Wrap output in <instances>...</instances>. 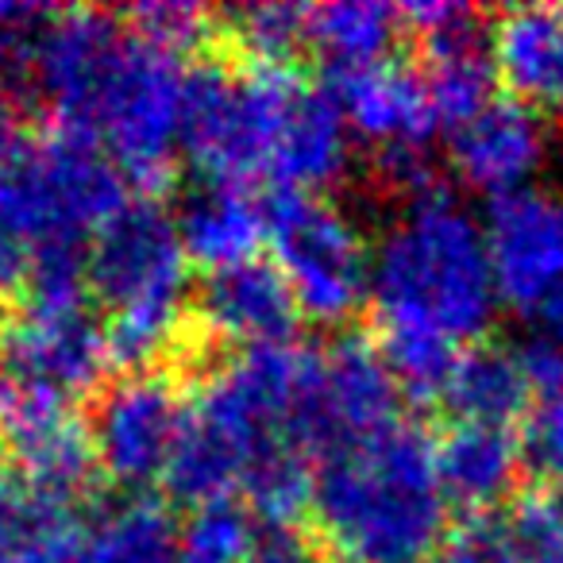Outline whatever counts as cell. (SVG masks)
<instances>
[{"label": "cell", "mask_w": 563, "mask_h": 563, "mask_svg": "<svg viewBox=\"0 0 563 563\" xmlns=\"http://www.w3.org/2000/svg\"><path fill=\"white\" fill-rule=\"evenodd\" d=\"M309 532L347 563H424L448 537L429 432L401 417L317 460Z\"/></svg>", "instance_id": "1"}, {"label": "cell", "mask_w": 563, "mask_h": 563, "mask_svg": "<svg viewBox=\"0 0 563 563\" xmlns=\"http://www.w3.org/2000/svg\"><path fill=\"white\" fill-rule=\"evenodd\" d=\"M378 324H417L455 344H478L498 313L483 224L448 181L401 205L371 263Z\"/></svg>", "instance_id": "2"}, {"label": "cell", "mask_w": 563, "mask_h": 563, "mask_svg": "<svg viewBox=\"0 0 563 563\" xmlns=\"http://www.w3.org/2000/svg\"><path fill=\"white\" fill-rule=\"evenodd\" d=\"M128 205V178L93 135L43 124L0 166V217L27 255L81 251Z\"/></svg>", "instance_id": "3"}, {"label": "cell", "mask_w": 563, "mask_h": 563, "mask_svg": "<svg viewBox=\"0 0 563 563\" xmlns=\"http://www.w3.org/2000/svg\"><path fill=\"white\" fill-rule=\"evenodd\" d=\"M301 70L243 66L224 55L186 66L181 147L212 186H240L271 178L274 143Z\"/></svg>", "instance_id": "4"}, {"label": "cell", "mask_w": 563, "mask_h": 563, "mask_svg": "<svg viewBox=\"0 0 563 563\" xmlns=\"http://www.w3.org/2000/svg\"><path fill=\"white\" fill-rule=\"evenodd\" d=\"M274 266L286 274L301 317L344 324L371 298L363 232L340 205L309 189H271L263 201Z\"/></svg>", "instance_id": "5"}, {"label": "cell", "mask_w": 563, "mask_h": 563, "mask_svg": "<svg viewBox=\"0 0 563 563\" xmlns=\"http://www.w3.org/2000/svg\"><path fill=\"white\" fill-rule=\"evenodd\" d=\"M189 394L166 371L112 375L86 401V424L101 478L120 490L163 483V471L178 444Z\"/></svg>", "instance_id": "6"}, {"label": "cell", "mask_w": 563, "mask_h": 563, "mask_svg": "<svg viewBox=\"0 0 563 563\" xmlns=\"http://www.w3.org/2000/svg\"><path fill=\"white\" fill-rule=\"evenodd\" d=\"M0 460L40 498L78 514L101 486L89 424L74 401L35 386L4 383L0 394Z\"/></svg>", "instance_id": "7"}, {"label": "cell", "mask_w": 563, "mask_h": 563, "mask_svg": "<svg viewBox=\"0 0 563 563\" xmlns=\"http://www.w3.org/2000/svg\"><path fill=\"white\" fill-rule=\"evenodd\" d=\"M0 367L9 383L86 406L112 378L104 317L89 301L66 309L20 306L0 329Z\"/></svg>", "instance_id": "8"}, {"label": "cell", "mask_w": 563, "mask_h": 563, "mask_svg": "<svg viewBox=\"0 0 563 563\" xmlns=\"http://www.w3.org/2000/svg\"><path fill=\"white\" fill-rule=\"evenodd\" d=\"M483 235L498 301L532 317L563 282V201L544 189L494 197Z\"/></svg>", "instance_id": "9"}, {"label": "cell", "mask_w": 563, "mask_h": 563, "mask_svg": "<svg viewBox=\"0 0 563 563\" xmlns=\"http://www.w3.org/2000/svg\"><path fill=\"white\" fill-rule=\"evenodd\" d=\"M321 86L336 101L347 132L360 135L371 155L429 151L440 128L417 63L383 58L371 66H336L324 70Z\"/></svg>", "instance_id": "10"}, {"label": "cell", "mask_w": 563, "mask_h": 563, "mask_svg": "<svg viewBox=\"0 0 563 563\" xmlns=\"http://www.w3.org/2000/svg\"><path fill=\"white\" fill-rule=\"evenodd\" d=\"M552 155V128L537 109L498 97L478 117L448 132V158L460 181L483 194L506 197L529 189Z\"/></svg>", "instance_id": "11"}, {"label": "cell", "mask_w": 563, "mask_h": 563, "mask_svg": "<svg viewBox=\"0 0 563 563\" xmlns=\"http://www.w3.org/2000/svg\"><path fill=\"white\" fill-rule=\"evenodd\" d=\"M194 313L224 340L228 347H271L294 344L301 329V309L286 274L274 258H247L224 266L205 278L201 294L194 298Z\"/></svg>", "instance_id": "12"}, {"label": "cell", "mask_w": 563, "mask_h": 563, "mask_svg": "<svg viewBox=\"0 0 563 563\" xmlns=\"http://www.w3.org/2000/svg\"><path fill=\"white\" fill-rule=\"evenodd\" d=\"M432 460L448 506L463 514H490L517 498L529 483V463L517 429L452 421L432 440Z\"/></svg>", "instance_id": "13"}, {"label": "cell", "mask_w": 563, "mask_h": 563, "mask_svg": "<svg viewBox=\"0 0 563 563\" xmlns=\"http://www.w3.org/2000/svg\"><path fill=\"white\" fill-rule=\"evenodd\" d=\"M352 147H347V124L340 117L336 101L324 93V86L301 78L290 97V109L282 120L278 143L271 158L274 189H321L336 186L347 174Z\"/></svg>", "instance_id": "14"}, {"label": "cell", "mask_w": 563, "mask_h": 563, "mask_svg": "<svg viewBox=\"0 0 563 563\" xmlns=\"http://www.w3.org/2000/svg\"><path fill=\"white\" fill-rule=\"evenodd\" d=\"M498 81L529 109H563V4H521L494 16Z\"/></svg>", "instance_id": "15"}, {"label": "cell", "mask_w": 563, "mask_h": 563, "mask_svg": "<svg viewBox=\"0 0 563 563\" xmlns=\"http://www.w3.org/2000/svg\"><path fill=\"white\" fill-rule=\"evenodd\" d=\"M174 224H178L186 258L209 274L255 258L258 243L266 240L263 201H255L251 189L240 186H212V181L197 186Z\"/></svg>", "instance_id": "16"}, {"label": "cell", "mask_w": 563, "mask_h": 563, "mask_svg": "<svg viewBox=\"0 0 563 563\" xmlns=\"http://www.w3.org/2000/svg\"><path fill=\"white\" fill-rule=\"evenodd\" d=\"M440 406L455 421L494 424V429H514L517 421L532 413L537 394L521 367V355L514 347H501L494 340H478L475 347L460 355L455 375Z\"/></svg>", "instance_id": "17"}, {"label": "cell", "mask_w": 563, "mask_h": 563, "mask_svg": "<svg viewBox=\"0 0 563 563\" xmlns=\"http://www.w3.org/2000/svg\"><path fill=\"white\" fill-rule=\"evenodd\" d=\"M78 563H178V521L151 494H128L81 529Z\"/></svg>", "instance_id": "18"}, {"label": "cell", "mask_w": 563, "mask_h": 563, "mask_svg": "<svg viewBox=\"0 0 563 563\" xmlns=\"http://www.w3.org/2000/svg\"><path fill=\"white\" fill-rule=\"evenodd\" d=\"M406 40L398 9L375 0H336L309 9V51L324 55L329 70L336 66H371L390 58Z\"/></svg>", "instance_id": "19"}, {"label": "cell", "mask_w": 563, "mask_h": 563, "mask_svg": "<svg viewBox=\"0 0 563 563\" xmlns=\"http://www.w3.org/2000/svg\"><path fill=\"white\" fill-rule=\"evenodd\" d=\"M371 340H375L390 378L398 383L401 398L413 401V406H440L444 401L455 363L463 355L455 340L440 336L432 329H417V324L378 321H371Z\"/></svg>", "instance_id": "20"}, {"label": "cell", "mask_w": 563, "mask_h": 563, "mask_svg": "<svg viewBox=\"0 0 563 563\" xmlns=\"http://www.w3.org/2000/svg\"><path fill=\"white\" fill-rule=\"evenodd\" d=\"M120 20L143 43L174 58L220 55V9L186 4V0H155V4H132V9L120 12Z\"/></svg>", "instance_id": "21"}, {"label": "cell", "mask_w": 563, "mask_h": 563, "mask_svg": "<svg viewBox=\"0 0 563 563\" xmlns=\"http://www.w3.org/2000/svg\"><path fill=\"white\" fill-rule=\"evenodd\" d=\"M251 544V509L235 498L194 506L186 525H178V563H243Z\"/></svg>", "instance_id": "22"}, {"label": "cell", "mask_w": 563, "mask_h": 563, "mask_svg": "<svg viewBox=\"0 0 563 563\" xmlns=\"http://www.w3.org/2000/svg\"><path fill=\"white\" fill-rule=\"evenodd\" d=\"M506 509L521 563H563V486L525 483Z\"/></svg>", "instance_id": "23"}, {"label": "cell", "mask_w": 563, "mask_h": 563, "mask_svg": "<svg viewBox=\"0 0 563 563\" xmlns=\"http://www.w3.org/2000/svg\"><path fill=\"white\" fill-rule=\"evenodd\" d=\"M440 552H444V563H521L506 509L467 514L460 525H448Z\"/></svg>", "instance_id": "24"}, {"label": "cell", "mask_w": 563, "mask_h": 563, "mask_svg": "<svg viewBox=\"0 0 563 563\" xmlns=\"http://www.w3.org/2000/svg\"><path fill=\"white\" fill-rule=\"evenodd\" d=\"M521 444L525 463H529V483L563 486V386L537 398Z\"/></svg>", "instance_id": "25"}, {"label": "cell", "mask_w": 563, "mask_h": 563, "mask_svg": "<svg viewBox=\"0 0 563 563\" xmlns=\"http://www.w3.org/2000/svg\"><path fill=\"white\" fill-rule=\"evenodd\" d=\"M243 563H324V552L309 525H294V529H266L263 525Z\"/></svg>", "instance_id": "26"}, {"label": "cell", "mask_w": 563, "mask_h": 563, "mask_svg": "<svg viewBox=\"0 0 563 563\" xmlns=\"http://www.w3.org/2000/svg\"><path fill=\"white\" fill-rule=\"evenodd\" d=\"M40 12L43 9H35V4H0V70L12 66L16 43L24 40V32L35 24Z\"/></svg>", "instance_id": "27"}, {"label": "cell", "mask_w": 563, "mask_h": 563, "mask_svg": "<svg viewBox=\"0 0 563 563\" xmlns=\"http://www.w3.org/2000/svg\"><path fill=\"white\" fill-rule=\"evenodd\" d=\"M532 317H537V324H540V336L552 340L555 347H563V282L540 301V309Z\"/></svg>", "instance_id": "28"}, {"label": "cell", "mask_w": 563, "mask_h": 563, "mask_svg": "<svg viewBox=\"0 0 563 563\" xmlns=\"http://www.w3.org/2000/svg\"><path fill=\"white\" fill-rule=\"evenodd\" d=\"M20 132H16V104L9 93H0V166L9 163V155L16 151Z\"/></svg>", "instance_id": "29"}, {"label": "cell", "mask_w": 563, "mask_h": 563, "mask_svg": "<svg viewBox=\"0 0 563 563\" xmlns=\"http://www.w3.org/2000/svg\"><path fill=\"white\" fill-rule=\"evenodd\" d=\"M4 383H9V378H4V367H0V394H4Z\"/></svg>", "instance_id": "30"}]
</instances>
